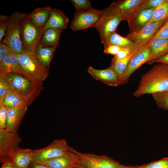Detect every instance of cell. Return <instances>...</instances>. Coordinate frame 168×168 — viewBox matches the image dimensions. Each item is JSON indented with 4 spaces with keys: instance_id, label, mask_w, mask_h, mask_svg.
Listing matches in <instances>:
<instances>
[{
    "instance_id": "1",
    "label": "cell",
    "mask_w": 168,
    "mask_h": 168,
    "mask_svg": "<svg viewBox=\"0 0 168 168\" xmlns=\"http://www.w3.org/2000/svg\"><path fill=\"white\" fill-rule=\"evenodd\" d=\"M159 63L142 76L133 96L139 97L168 90V64Z\"/></svg>"
},
{
    "instance_id": "2",
    "label": "cell",
    "mask_w": 168,
    "mask_h": 168,
    "mask_svg": "<svg viewBox=\"0 0 168 168\" xmlns=\"http://www.w3.org/2000/svg\"><path fill=\"white\" fill-rule=\"evenodd\" d=\"M11 91L19 96L28 106L34 101L44 89L43 82L36 83L17 74L7 75Z\"/></svg>"
},
{
    "instance_id": "3",
    "label": "cell",
    "mask_w": 168,
    "mask_h": 168,
    "mask_svg": "<svg viewBox=\"0 0 168 168\" xmlns=\"http://www.w3.org/2000/svg\"><path fill=\"white\" fill-rule=\"evenodd\" d=\"M28 14L16 11L9 16L6 35L1 41L8 45L16 55L25 53L22 46L21 32L23 21Z\"/></svg>"
},
{
    "instance_id": "4",
    "label": "cell",
    "mask_w": 168,
    "mask_h": 168,
    "mask_svg": "<svg viewBox=\"0 0 168 168\" xmlns=\"http://www.w3.org/2000/svg\"><path fill=\"white\" fill-rule=\"evenodd\" d=\"M122 21L121 16L114 2L103 10L102 16L95 27L103 45L106 44L109 35L116 31L118 26Z\"/></svg>"
},
{
    "instance_id": "5",
    "label": "cell",
    "mask_w": 168,
    "mask_h": 168,
    "mask_svg": "<svg viewBox=\"0 0 168 168\" xmlns=\"http://www.w3.org/2000/svg\"><path fill=\"white\" fill-rule=\"evenodd\" d=\"M71 150L78 157V163L87 168H137L138 166L124 165L106 155L100 156L78 152L71 147Z\"/></svg>"
},
{
    "instance_id": "6",
    "label": "cell",
    "mask_w": 168,
    "mask_h": 168,
    "mask_svg": "<svg viewBox=\"0 0 168 168\" xmlns=\"http://www.w3.org/2000/svg\"><path fill=\"white\" fill-rule=\"evenodd\" d=\"M42 34L43 30L34 23L27 15L23 21L21 32L22 46L25 53H34Z\"/></svg>"
},
{
    "instance_id": "7",
    "label": "cell",
    "mask_w": 168,
    "mask_h": 168,
    "mask_svg": "<svg viewBox=\"0 0 168 168\" xmlns=\"http://www.w3.org/2000/svg\"><path fill=\"white\" fill-rule=\"evenodd\" d=\"M16 55L23 69L34 82H43L47 78L49 69L39 63L34 53H25Z\"/></svg>"
},
{
    "instance_id": "8",
    "label": "cell",
    "mask_w": 168,
    "mask_h": 168,
    "mask_svg": "<svg viewBox=\"0 0 168 168\" xmlns=\"http://www.w3.org/2000/svg\"><path fill=\"white\" fill-rule=\"evenodd\" d=\"M71 147L66 140L55 139L44 148L33 150V161L40 162L63 156L70 151Z\"/></svg>"
},
{
    "instance_id": "9",
    "label": "cell",
    "mask_w": 168,
    "mask_h": 168,
    "mask_svg": "<svg viewBox=\"0 0 168 168\" xmlns=\"http://www.w3.org/2000/svg\"><path fill=\"white\" fill-rule=\"evenodd\" d=\"M103 10L95 9L85 12H77L74 13L70 27L73 31H77L87 28L96 27L102 14Z\"/></svg>"
},
{
    "instance_id": "10",
    "label": "cell",
    "mask_w": 168,
    "mask_h": 168,
    "mask_svg": "<svg viewBox=\"0 0 168 168\" xmlns=\"http://www.w3.org/2000/svg\"><path fill=\"white\" fill-rule=\"evenodd\" d=\"M151 56V49L148 43L140 46L136 53L131 58L128 65L121 77L119 85L127 83L131 75L144 63L147 62Z\"/></svg>"
},
{
    "instance_id": "11",
    "label": "cell",
    "mask_w": 168,
    "mask_h": 168,
    "mask_svg": "<svg viewBox=\"0 0 168 168\" xmlns=\"http://www.w3.org/2000/svg\"><path fill=\"white\" fill-rule=\"evenodd\" d=\"M21 141L17 132H8L5 129H0V161L2 164L19 147Z\"/></svg>"
},
{
    "instance_id": "12",
    "label": "cell",
    "mask_w": 168,
    "mask_h": 168,
    "mask_svg": "<svg viewBox=\"0 0 168 168\" xmlns=\"http://www.w3.org/2000/svg\"><path fill=\"white\" fill-rule=\"evenodd\" d=\"M166 19L148 23L139 31L129 33L126 37L138 46L143 45L150 41L165 23Z\"/></svg>"
},
{
    "instance_id": "13",
    "label": "cell",
    "mask_w": 168,
    "mask_h": 168,
    "mask_svg": "<svg viewBox=\"0 0 168 168\" xmlns=\"http://www.w3.org/2000/svg\"><path fill=\"white\" fill-rule=\"evenodd\" d=\"M87 72L95 79L108 86H115L119 85V78L111 65L104 69H96L90 66Z\"/></svg>"
},
{
    "instance_id": "14",
    "label": "cell",
    "mask_w": 168,
    "mask_h": 168,
    "mask_svg": "<svg viewBox=\"0 0 168 168\" xmlns=\"http://www.w3.org/2000/svg\"><path fill=\"white\" fill-rule=\"evenodd\" d=\"M10 73L18 74L36 82L23 69L20 64L16 55L13 52L0 62V74L8 75Z\"/></svg>"
},
{
    "instance_id": "15",
    "label": "cell",
    "mask_w": 168,
    "mask_h": 168,
    "mask_svg": "<svg viewBox=\"0 0 168 168\" xmlns=\"http://www.w3.org/2000/svg\"><path fill=\"white\" fill-rule=\"evenodd\" d=\"M71 147L69 151L63 156L43 161L35 162L49 168H75L78 163V157L71 151Z\"/></svg>"
},
{
    "instance_id": "16",
    "label": "cell",
    "mask_w": 168,
    "mask_h": 168,
    "mask_svg": "<svg viewBox=\"0 0 168 168\" xmlns=\"http://www.w3.org/2000/svg\"><path fill=\"white\" fill-rule=\"evenodd\" d=\"M26 105L9 108L7 117L6 127L8 132H16L27 108Z\"/></svg>"
},
{
    "instance_id": "17",
    "label": "cell",
    "mask_w": 168,
    "mask_h": 168,
    "mask_svg": "<svg viewBox=\"0 0 168 168\" xmlns=\"http://www.w3.org/2000/svg\"><path fill=\"white\" fill-rule=\"evenodd\" d=\"M156 8L139 11L133 14L127 21L129 33L137 32L140 30L150 20Z\"/></svg>"
},
{
    "instance_id": "18",
    "label": "cell",
    "mask_w": 168,
    "mask_h": 168,
    "mask_svg": "<svg viewBox=\"0 0 168 168\" xmlns=\"http://www.w3.org/2000/svg\"><path fill=\"white\" fill-rule=\"evenodd\" d=\"M151 49V56L147 62L150 64L168 54V39L155 38L148 42Z\"/></svg>"
},
{
    "instance_id": "19",
    "label": "cell",
    "mask_w": 168,
    "mask_h": 168,
    "mask_svg": "<svg viewBox=\"0 0 168 168\" xmlns=\"http://www.w3.org/2000/svg\"><path fill=\"white\" fill-rule=\"evenodd\" d=\"M33 151L30 148L19 147L9 156L17 168H28L33 160Z\"/></svg>"
},
{
    "instance_id": "20",
    "label": "cell",
    "mask_w": 168,
    "mask_h": 168,
    "mask_svg": "<svg viewBox=\"0 0 168 168\" xmlns=\"http://www.w3.org/2000/svg\"><path fill=\"white\" fill-rule=\"evenodd\" d=\"M144 0H121L114 1L122 18L128 21L138 11Z\"/></svg>"
},
{
    "instance_id": "21",
    "label": "cell",
    "mask_w": 168,
    "mask_h": 168,
    "mask_svg": "<svg viewBox=\"0 0 168 168\" xmlns=\"http://www.w3.org/2000/svg\"><path fill=\"white\" fill-rule=\"evenodd\" d=\"M69 21L68 18L60 10L57 8H51L49 20L44 28L43 32L49 28L63 30L66 28Z\"/></svg>"
},
{
    "instance_id": "22",
    "label": "cell",
    "mask_w": 168,
    "mask_h": 168,
    "mask_svg": "<svg viewBox=\"0 0 168 168\" xmlns=\"http://www.w3.org/2000/svg\"><path fill=\"white\" fill-rule=\"evenodd\" d=\"M56 48L38 44L35 49L34 53L37 60L48 69Z\"/></svg>"
},
{
    "instance_id": "23",
    "label": "cell",
    "mask_w": 168,
    "mask_h": 168,
    "mask_svg": "<svg viewBox=\"0 0 168 168\" xmlns=\"http://www.w3.org/2000/svg\"><path fill=\"white\" fill-rule=\"evenodd\" d=\"M51 8L49 6L36 8L28 16L34 23L43 30L49 19Z\"/></svg>"
},
{
    "instance_id": "24",
    "label": "cell",
    "mask_w": 168,
    "mask_h": 168,
    "mask_svg": "<svg viewBox=\"0 0 168 168\" xmlns=\"http://www.w3.org/2000/svg\"><path fill=\"white\" fill-rule=\"evenodd\" d=\"M63 30L49 28L43 32L39 44L56 48L59 44L60 35Z\"/></svg>"
},
{
    "instance_id": "25",
    "label": "cell",
    "mask_w": 168,
    "mask_h": 168,
    "mask_svg": "<svg viewBox=\"0 0 168 168\" xmlns=\"http://www.w3.org/2000/svg\"><path fill=\"white\" fill-rule=\"evenodd\" d=\"M24 105H27L19 96L12 91L8 92L2 99L0 100V105H3L9 108L19 107Z\"/></svg>"
},
{
    "instance_id": "26",
    "label": "cell",
    "mask_w": 168,
    "mask_h": 168,
    "mask_svg": "<svg viewBox=\"0 0 168 168\" xmlns=\"http://www.w3.org/2000/svg\"><path fill=\"white\" fill-rule=\"evenodd\" d=\"M106 44L115 45L121 48L138 46L125 37H124L119 35L116 31L112 33L109 35Z\"/></svg>"
},
{
    "instance_id": "27",
    "label": "cell",
    "mask_w": 168,
    "mask_h": 168,
    "mask_svg": "<svg viewBox=\"0 0 168 168\" xmlns=\"http://www.w3.org/2000/svg\"><path fill=\"white\" fill-rule=\"evenodd\" d=\"M139 47V46H138L136 50L123 59L119 60L111 59V65L112 66L118 75L120 80L126 71L131 58L136 53Z\"/></svg>"
},
{
    "instance_id": "28",
    "label": "cell",
    "mask_w": 168,
    "mask_h": 168,
    "mask_svg": "<svg viewBox=\"0 0 168 168\" xmlns=\"http://www.w3.org/2000/svg\"><path fill=\"white\" fill-rule=\"evenodd\" d=\"M168 17V0H165L163 3L155 9L152 17L148 23L166 19Z\"/></svg>"
},
{
    "instance_id": "29",
    "label": "cell",
    "mask_w": 168,
    "mask_h": 168,
    "mask_svg": "<svg viewBox=\"0 0 168 168\" xmlns=\"http://www.w3.org/2000/svg\"><path fill=\"white\" fill-rule=\"evenodd\" d=\"M152 95L159 108L168 110V90Z\"/></svg>"
},
{
    "instance_id": "30",
    "label": "cell",
    "mask_w": 168,
    "mask_h": 168,
    "mask_svg": "<svg viewBox=\"0 0 168 168\" xmlns=\"http://www.w3.org/2000/svg\"><path fill=\"white\" fill-rule=\"evenodd\" d=\"M70 1L75 7L76 12H85L94 9L88 0H71Z\"/></svg>"
},
{
    "instance_id": "31",
    "label": "cell",
    "mask_w": 168,
    "mask_h": 168,
    "mask_svg": "<svg viewBox=\"0 0 168 168\" xmlns=\"http://www.w3.org/2000/svg\"><path fill=\"white\" fill-rule=\"evenodd\" d=\"M11 91L7 75L0 74V100Z\"/></svg>"
},
{
    "instance_id": "32",
    "label": "cell",
    "mask_w": 168,
    "mask_h": 168,
    "mask_svg": "<svg viewBox=\"0 0 168 168\" xmlns=\"http://www.w3.org/2000/svg\"><path fill=\"white\" fill-rule=\"evenodd\" d=\"M137 168H168V157L147 164L138 166Z\"/></svg>"
},
{
    "instance_id": "33",
    "label": "cell",
    "mask_w": 168,
    "mask_h": 168,
    "mask_svg": "<svg viewBox=\"0 0 168 168\" xmlns=\"http://www.w3.org/2000/svg\"><path fill=\"white\" fill-rule=\"evenodd\" d=\"M165 1V0H144L139 6L137 12L152 8H156Z\"/></svg>"
},
{
    "instance_id": "34",
    "label": "cell",
    "mask_w": 168,
    "mask_h": 168,
    "mask_svg": "<svg viewBox=\"0 0 168 168\" xmlns=\"http://www.w3.org/2000/svg\"><path fill=\"white\" fill-rule=\"evenodd\" d=\"M138 46L133 47L122 48L118 54L112 58V60H119L123 59L136 50Z\"/></svg>"
},
{
    "instance_id": "35",
    "label": "cell",
    "mask_w": 168,
    "mask_h": 168,
    "mask_svg": "<svg viewBox=\"0 0 168 168\" xmlns=\"http://www.w3.org/2000/svg\"><path fill=\"white\" fill-rule=\"evenodd\" d=\"M155 38L168 39V17L152 39Z\"/></svg>"
},
{
    "instance_id": "36",
    "label": "cell",
    "mask_w": 168,
    "mask_h": 168,
    "mask_svg": "<svg viewBox=\"0 0 168 168\" xmlns=\"http://www.w3.org/2000/svg\"><path fill=\"white\" fill-rule=\"evenodd\" d=\"M9 19V16L3 15L0 16V42L6 35Z\"/></svg>"
},
{
    "instance_id": "37",
    "label": "cell",
    "mask_w": 168,
    "mask_h": 168,
    "mask_svg": "<svg viewBox=\"0 0 168 168\" xmlns=\"http://www.w3.org/2000/svg\"><path fill=\"white\" fill-rule=\"evenodd\" d=\"M9 108L0 105V129H5Z\"/></svg>"
},
{
    "instance_id": "38",
    "label": "cell",
    "mask_w": 168,
    "mask_h": 168,
    "mask_svg": "<svg viewBox=\"0 0 168 168\" xmlns=\"http://www.w3.org/2000/svg\"><path fill=\"white\" fill-rule=\"evenodd\" d=\"M104 45V53L114 56L116 55L122 48L116 45L110 44H106Z\"/></svg>"
},
{
    "instance_id": "39",
    "label": "cell",
    "mask_w": 168,
    "mask_h": 168,
    "mask_svg": "<svg viewBox=\"0 0 168 168\" xmlns=\"http://www.w3.org/2000/svg\"><path fill=\"white\" fill-rule=\"evenodd\" d=\"M12 52L8 45L2 41L0 42V62Z\"/></svg>"
},
{
    "instance_id": "40",
    "label": "cell",
    "mask_w": 168,
    "mask_h": 168,
    "mask_svg": "<svg viewBox=\"0 0 168 168\" xmlns=\"http://www.w3.org/2000/svg\"><path fill=\"white\" fill-rule=\"evenodd\" d=\"M1 168H17L16 166L10 158L2 164Z\"/></svg>"
},
{
    "instance_id": "41",
    "label": "cell",
    "mask_w": 168,
    "mask_h": 168,
    "mask_svg": "<svg viewBox=\"0 0 168 168\" xmlns=\"http://www.w3.org/2000/svg\"><path fill=\"white\" fill-rule=\"evenodd\" d=\"M28 168H49L44 165L32 161Z\"/></svg>"
},
{
    "instance_id": "42",
    "label": "cell",
    "mask_w": 168,
    "mask_h": 168,
    "mask_svg": "<svg viewBox=\"0 0 168 168\" xmlns=\"http://www.w3.org/2000/svg\"><path fill=\"white\" fill-rule=\"evenodd\" d=\"M161 63L168 64V54L156 61L155 63Z\"/></svg>"
},
{
    "instance_id": "43",
    "label": "cell",
    "mask_w": 168,
    "mask_h": 168,
    "mask_svg": "<svg viewBox=\"0 0 168 168\" xmlns=\"http://www.w3.org/2000/svg\"><path fill=\"white\" fill-rule=\"evenodd\" d=\"M75 168H87L82 164L78 163Z\"/></svg>"
}]
</instances>
